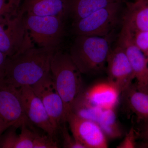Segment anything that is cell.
Here are the masks:
<instances>
[{
	"label": "cell",
	"instance_id": "27",
	"mask_svg": "<svg viewBox=\"0 0 148 148\" xmlns=\"http://www.w3.org/2000/svg\"><path fill=\"white\" fill-rule=\"evenodd\" d=\"M8 58L6 55L0 51V79L4 77L6 66Z\"/></svg>",
	"mask_w": 148,
	"mask_h": 148
},
{
	"label": "cell",
	"instance_id": "8",
	"mask_svg": "<svg viewBox=\"0 0 148 148\" xmlns=\"http://www.w3.org/2000/svg\"><path fill=\"white\" fill-rule=\"evenodd\" d=\"M32 87L45 106L53 127L58 132L61 125L66 123L65 106L51 73Z\"/></svg>",
	"mask_w": 148,
	"mask_h": 148
},
{
	"label": "cell",
	"instance_id": "31",
	"mask_svg": "<svg viewBox=\"0 0 148 148\" xmlns=\"http://www.w3.org/2000/svg\"><path fill=\"white\" fill-rule=\"evenodd\" d=\"M135 1H138V0H135Z\"/></svg>",
	"mask_w": 148,
	"mask_h": 148
},
{
	"label": "cell",
	"instance_id": "14",
	"mask_svg": "<svg viewBox=\"0 0 148 148\" xmlns=\"http://www.w3.org/2000/svg\"><path fill=\"white\" fill-rule=\"evenodd\" d=\"M20 10L29 15L69 18L68 0H22Z\"/></svg>",
	"mask_w": 148,
	"mask_h": 148
},
{
	"label": "cell",
	"instance_id": "24",
	"mask_svg": "<svg viewBox=\"0 0 148 148\" xmlns=\"http://www.w3.org/2000/svg\"><path fill=\"white\" fill-rule=\"evenodd\" d=\"M137 131L134 127H132L130 130L123 140L117 146L118 148H134L137 145L136 140L138 139Z\"/></svg>",
	"mask_w": 148,
	"mask_h": 148
},
{
	"label": "cell",
	"instance_id": "26",
	"mask_svg": "<svg viewBox=\"0 0 148 148\" xmlns=\"http://www.w3.org/2000/svg\"><path fill=\"white\" fill-rule=\"evenodd\" d=\"M141 123L142 125L140 131H137L138 138L139 137L143 140L145 143L144 145H146L148 144V120Z\"/></svg>",
	"mask_w": 148,
	"mask_h": 148
},
{
	"label": "cell",
	"instance_id": "22",
	"mask_svg": "<svg viewBox=\"0 0 148 148\" xmlns=\"http://www.w3.org/2000/svg\"><path fill=\"white\" fill-rule=\"evenodd\" d=\"M64 123L61 125L59 130L61 131L63 140V147L65 148H84V147L78 142L73 135H71L69 129Z\"/></svg>",
	"mask_w": 148,
	"mask_h": 148
},
{
	"label": "cell",
	"instance_id": "1",
	"mask_svg": "<svg viewBox=\"0 0 148 148\" xmlns=\"http://www.w3.org/2000/svg\"><path fill=\"white\" fill-rule=\"evenodd\" d=\"M59 49L34 46L8 57L3 79L17 88L34 85L50 73L51 60Z\"/></svg>",
	"mask_w": 148,
	"mask_h": 148
},
{
	"label": "cell",
	"instance_id": "11",
	"mask_svg": "<svg viewBox=\"0 0 148 148\" xmlns=\"http://www.w3.org/2000/svg\"><path fill=\"white\" fill-rule=\"evenodd\" d=\"M108 79L122 92L135 79L134 73L123 49L117 43L111 48L106 64Z\"/></svg>",
	"mask_w": 148,
	"mask_h": 148
},
{
	"label": "cell",
	"instance_id": "5",
	"mask_svg": "<svg viewBox=\"0 0 148 148\" xmlns=\"http://www.w3.org/2000/svg\"><path fill=\"white\" fill-rule=\"evenodd\" d=\"M24 21L32 42L38 47L59 48L66 35L65 20L57 16L24 14Z\"/></svg>",
	"mask_w": 148,
	"mask_h": 148
},
{
	"label": "cell",
	"instance_id": "20",
	"mask_svg": "<svg viewBox=\"0 0 148 148\" xmlns=\"http://www.w3.org/2000/svg\"><path fill=\"white\" fill-rule=\"evenodd\" d=\"M83 92L74 103L72 113L80 117L98 123L103 109L89 102L85 98Z\"/></svg>",
	"mask_w": 148,
	"mask_h": 148
},
{
	"label": "cell",
	"instance_id": "4",
	"mask_svg": "<svg viewBox=\"0 0 148 148\" xmlns=\"http://www.w3.org/2000/svg\"><path fill=\"white\" fill-rule=\"evenodd\" d=\"M123 2L113 3L92 12L84 18L72 22L71 32L74 36H110L121 21Z\"/></svg>",
	"mask_w": 148,
	"mask_h": 148
},
{
	"label": "cell",
	"instance_id": "17",
	"mask_svg": "<svg viewBox=\"0 0 148 148\" xmlns=\"http://www.w3.org/2000/svg\"><path fill=\"white\" fill-rule=\"evenodd\" d=\"M29 125H21V131L18 135L16 130L18 127L12 126L0 137V148H33L36 132L29 129Z\"/></svg>",
	"mask_w": 148,
	"mask_h": 148
},
{
	"label": "cell",
	"instance_id": "2",
	"mask_svg": "<svg viewBox=\"0 0 148 148\" xmlns=\"http://www.w3.org/2000/svg\"><path fill=\"white\" fill-rule=\"evenodd\" d=\"M75 37L69 53L81 73L93 75L104 71L112 48L110 36Z\"/></svg>",
	"mask_w": 148,
	"mask_h": 148
},
{
	"label": "cell",
	"instance_id": "7",
	"mask_svg": "<svg viewBox=\"0 0 148 148\" xmlns=\"http://www.w3.org/2000/svg\"><path fill=\"white\" fill-rule=\"evenodd\" d=\"M0 119L12 126L31 124L27 118L19 89L0 79Z\"/></svg>",
	"mask_w": 148,
	"mask_h": 148
},
{
	"label": "cell",
	"instance_id": "9",
	"mask_svg": "<svg viewBox=\"0 0 148 148\" xmlns=\"http://www.w3.org/2000/svg\"><path fill=\"white\" fill-rule=\"evenodd\" d=\"M66 123L72 134L84 148H107L108 138L98 123L84 119L71 113Z\"/></svg>",
	"mask_w": 148,
	"mask_h": 148
},
{
	"label": "cell",
	"instance_id": "12",
	"mask_svg": "<svg viewBox=\"0 0 148 148\" xmlns=\"http://www.w3.org/2000/svg\"><path fill=\"white\" fill-rule=\"evenodd\" d=\"M18 88L22 97L24 111L29 121L56 139L58 132L53 127L45 106L32 86H27Z\"/></svg>",
	"mask_w": 148,
	"mask_h": 148
},
{
	"label": "cell",
	"instance_id": "18",
	"mask_svg": "<svg viewBox=\"0 0 148 148\" xmlns=\"http://www.w3.org/2000/svg\"><path fill=\"white\" fill-rule=\"evenodd\" d=\"M69 3V17L72 22L86 17L113 3L125 0H68Z\"/></svg>",
	"mask_w": 148,
	"mask_h": 148
},
{
	"label": "cell",
	"instance_id": "6",
	"mask_svg": "<svg viewBox=\"0 0 148 148\" xmlns=\"http://www.w3.org/2000/svg\"><path fill=\"white\" fill-rule=\"evenodd\" d=\"M24 14L20 9L16 16L0 21V51L8 57L35 46L26 28Z\"/></svg>",
	"mask_w": 148,
	"mask_h": 148
},
{
	"label": "cell",
	"instance_id": "25",
	"mask_svg": "<svg viewBox=\"0 0 148 148\" xmlns=\"http://www.w3.org/2000/svg\"><path fill=\"white\" fill-rule=\"evenodd\" d=\"M132 33L135 44L145 54L148 50V32H138Z\"/></svg>",
	"mask_w": 148,
	"mask_h": 148
},
{
	"label": "cell",
	"instance_id": "23",
	"mask_svg": "<svg viewBox=\"0 0 148 148\" xmlns=\"http://www.w3.org/2000/svg\"><path fill=\"white\" fill-rule=\"evenodd\" d=\"M60 147L55 139L46 135L36 133L33 148H58Z\"/></svg>",
	"mask_w": 148,
	"mask_h": 148
},
{
	"label": "cell",
	"instance_id": "21",
	"mask_svg": "<svg viewBox=\"0 0 148 148\" xmlns=\"http://www.w3.org/2000/svg\"><path fill=\"white\" fill-rule=\"evenodd\" d=\"M22 0H0V21L17 15Z\"/></svg>",
	"mask_w": 148,
	"mask_h": 148
},
{
	"label": "cell",
	"instance_id": "30",
	"mask_svg": "<svg viewBox=\"0 0 148 148\" xmlns=\"http://www.w3.org/2000/svg\"><path fill=\"white\" fill-rule=\"evenodd\" d=\"M145 146H146V147H148V144H147V145H146Z\"/></svg>",
	"mask_w": 148,
	"mask_h": 148
},
{
	"label": "cell",
	"instance_id": "3",
	"mask_svg": "<svg viewBox=\"0 0 148 148\" xmlns=\"http://www.w3.org/2000/svg\"><path fill=\"white\" fill-rule=\"evenodd\" d=\"M50 73L64 101L65 121L72 113L74 103L84 90L81 73L69 53L58 49L51 60Z\"/></svg>",
	"mask_w": 148,
	"mask_h": 148
},
{
	"label": "cell",
	"instance_id": "16",
	"mask_svg": "<svg viewBox=\"0 0 148 148\" xmlns=\"http://www.w3.org/2000/svg\"><path fill=\"white\" fill-rule=\"evenodd\" d=\"M121 23L133 33L148 32V0L126 2L122 14Z\"/></svg>",
	"mask_w": 148,
	"mask_h": 148
},
{
	"label": "cell",
	"instance_id": "15",
	"mask_svg": "<svg viewBox=\"0 0 148 148\" xmlns=\"http://www.w3.org/2000/svg\"><path fill=\"white\" fill-rule=\"evenodd\" d=\"M127 109L135 115L138 122L148 120V87L132 83L121 93Z\"/></svg>",
	"mask_w": 148,
	"mask_h": 148
},
{
	"label": "cell",
	"instance_id": "13",
	"mask_svg": "<svg viewBox=\"0 0 148 148\" xmlns=\"http://www.w3.org/2000/svg\"><path fill=\"white\" fill-rule=\"evenodd\" d=\"M84 95L89 102L103 109H115L119 103L121 92L107 79L95 83L84 90Z\"/></svg>",
	"mask_w": 148,
	"mask_h": 148
},
{
	"label": "cell",
	"instance_id": "29",
	"mask_svg": "<svg viewBox=\"0 0 148 148\" xmlns=\"http://www.w3.org/2000/svg\"><path fill=\"white\" fill-rule=\"evenodd\" d=\"M145 55L146 56H147V58L148 59V50H147V52H146Z\"/></svg>",
	"mask_w": 148,
	"mask_h": 148
},
{
	"label": "cell",
	"instance_id": "28",
	"mask_svg": "<svg viewBox=\"0 0 148 148\" xmlns=\"http://www.w3.org/2000/svg\"><path fill=\"white\" fill-rule=\"evenodd\" d=\"M12 126V125L0 119V137L1 136L3 132H4L10 127Z\"/></svg>",
	"mask_w": 148,
	"mask_h": 148
},
{
	"label": "cell",
	"instance_id": "10",
	"mask_svg": "<svg viewBox=\"0 0 148 148\" xmlns=\"http://www.w3.org/2000/svg\"><path fill=\"white\" fill-rule=\"evenodd\" d=\"M117 43L124 49L129 60L136 84L140 87H148V59L133 40V35L129 28L122 24Z\"/></svg>",
	"mask_w": 148,
	"mask_h": 148
},
{
	"label": "cell",
	"instance_id": "19",
	"mask_svg": "<svg viewBox=\"0 0 148 148\" xmlns=\"http://www.w3.org/2000/svg\"><path fill=\"white\" fill-rule=\"evenodd\" d=\"M98 123L108 139H117L123 134L117 120L115 109H103Z\"/></svg>",
	"mask_w": 148,
	"mask_h": 148
}]
</instances>
